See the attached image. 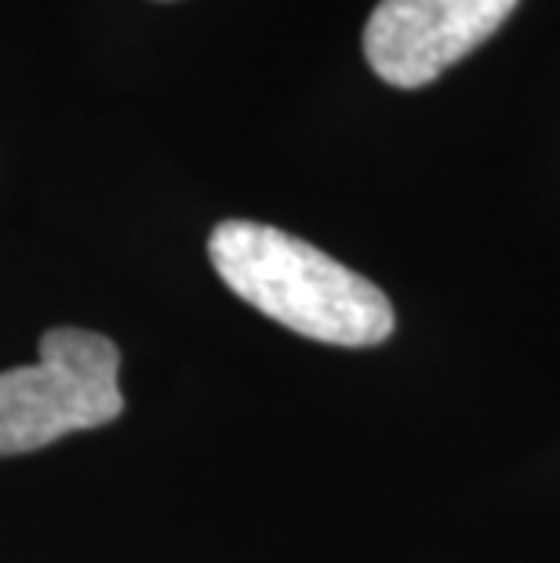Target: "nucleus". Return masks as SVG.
<instances>
[{
  "instance_id": "f257e3e1",
  "label": "nucleus",
  "mask_w": 560,
  "mask_h": 563,
  "mask_svg": "<svg viewBox=\"0 0 560 563\" xmlns=\"http://www.w3.org/2000/svg\"><path fill=\"white\" fill-rule=\"evenodd\" d=\"M208 255L237 298L303 339L378 345L393 334V306L372 280L284 230L230 219L216 225Z\"/></svg>"
},
{
  "instance_id": "f03ea898",
  "label": "nucleus",
  "mask_w": 560,
  "mask_h": 563,
  "mask_svg": "<svg viewBox=\"0 0 560 563\" xmlns=\"http://www.w3.org/2000/svg\"><path fill=\"white\" fill-rule=\"evenodd\" d=\"M121 350L106 334L52 328L41 361L0 371V459L41 451L80 429L110 426L124 411Z\"/></svg>"
},
{
  "instance_id": "7ed1b4c3",
  "label": "nucleus",
  "mask_w": 560,
  "mask_h": 563,
  "mask_svg": "<svg viewBox=\"0 0 560 563\" xmlns=\"http://www.w3.org/2000/svg\"><path fill=\"white\" fill-rule=\"evenodd\" d=\"M517 0H378L364 26L367 66L393 88H426L509 19Z\"/></svg>"
}]
</instances>
